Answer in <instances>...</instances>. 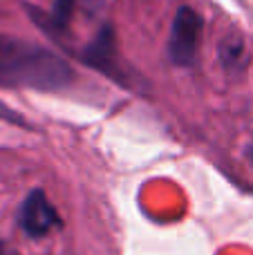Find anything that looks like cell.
<instances>
[{"label":"cell","mask_w":253,"mask_h":255,"mask_svg":"<svg viewBox=\"0 0 253 255\" xmlns=\"http://www.w3.org/2000/svg\"><path fill=\"white\" fill-rule=\"evenodd\" d=\"M79 58H81V63H85L88 67L101 72L103 76L112 79L115 83L124 85V88H130V76L126 74L124 65H121L115 27H112L110 22L99 27L94 38L79 52Z\"/></svg>","instance_id":"obj_3"},{"label":"cell","mask_w":253,"mask_h":255,"mask_svg":"<svg viewBox=\"0 0 253 255\" xmlns=\"http://www.w3.org/2000/svg\"><path fill=\"white\" fill-rule=\"evenodd\" d=\"M247 49H245V43L236 36L231 38H224L220 43V61L227 70H242L245 67V58H247Z\"/></svg>","instance_id":"obj_6"},{"label":"cell","mask_w":253,"mask_h":255,"mask_svg":"<svg viewBox=\"0 0 253 255\" xmlns=\"http://www.w3.org/2000/svg\"><path fill=\"white\" fill-rule=\"evenodd\" d=\"M249 154H251V159H253V148H251V152H249Z\"/></svg>","instance_id":"obj_9"},{"label":"cell","mask_w":253,"mask_h":255,"mask_svg":"<svg viewBox=\"0 0 253 255\" xmlns=\"http://www.w3.org/2000/svg\"><path fill=\"white\" fill-rule=\"evenodd\" d=\"M204 29L202 16L188 4L177 7L170 25V36L166 43V54L168 61L177 67H193L197 63V52H200V38Z\"/></svg>","instance_id":"obj_2"},{"label":"cell","mask_w":253,"mask_h":255,"mask_svg":"<svg viewBox=\"0 0 253 255\" xmlns=\"http://www.w3.org/2000/svg\"><path fill=\"white\" fill-rule=\"evenodd\" d=\"M0 119L7 121V124H13V126H27V121L22 119V115H18V112L11 110L9 106H4L2 101H0Z\"/></svg>","instance_id":"obj_7"},{"label":"cell","mask_w":253,"mask_h":255,"mask_svg":"<svg viewBox=\"0 0 253 255\" xmlns=\"http://www.w3.org/2000/svg\"><path fill=\"white\" fill-rule=\"evenodd\" d=\"M90 2H101V0H90Z\"/></svg>","instance_id":"obj_8"},{"label":"cell","mask_w":253,"mask_h":255,"mask_svg":"<svg viewBox=\"0 0 253 255\" xmlns=\"http://www.w3.org/2000/svg\"><path fill=\"white\" fill-rule=\"evenodd\" d=\"M74 70L54 49L0 34V85L56 92L72 83Z\"/></svg>","instance_id":"obj_1"},{"label":"cell","mask_w":253,"mask_h":255,"mask_svg":"<svg viewBox=\"0 0 253 255\" xmlns=\"http://www.w3.org/2000/svg\"><path fill=\"white\" fill-rule=\"evenodd\" d=\"M18 224L27 238L40 240L52 231L61 229V215L47 199L43 188H34L20 204L18 211Z\"/></svg>","instance_id":"obj_4"},{"label":"cell","mask_w":253,"mask_h":255,"mask_svg":"<svg viewBox=\"0 0 253 255\" xmlns=\"http://www.w3.org/2000/svg\"><path fill=\"white\" fill-rule=\"evenodd\" d=\"M22 7L29 13L34 25H38L47 36L61 40L70 31V22H72V16H74L76 0H54L49 13H45L38 7H31V4H22Z\"/></svg>","instance_id":"obj_5"}]
</instances>
